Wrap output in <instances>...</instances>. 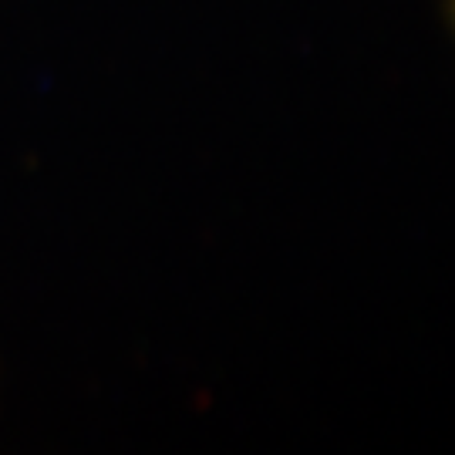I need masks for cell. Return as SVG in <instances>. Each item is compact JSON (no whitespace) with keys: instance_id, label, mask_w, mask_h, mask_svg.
<instances>
[{"instance_id":"1","label":"cell","mask_w":455,"mask_h":455,"mask_svg":"<svg viewBox=\"0 0 455 455\" xmlns=\"http://www.w3.org/2000/svg\"><path fill=\"white\" fill-rule=\"evenodd\" d=\"M449 4V20H452V31H455V0H445Z\"/></svg>"}]
</instances>
